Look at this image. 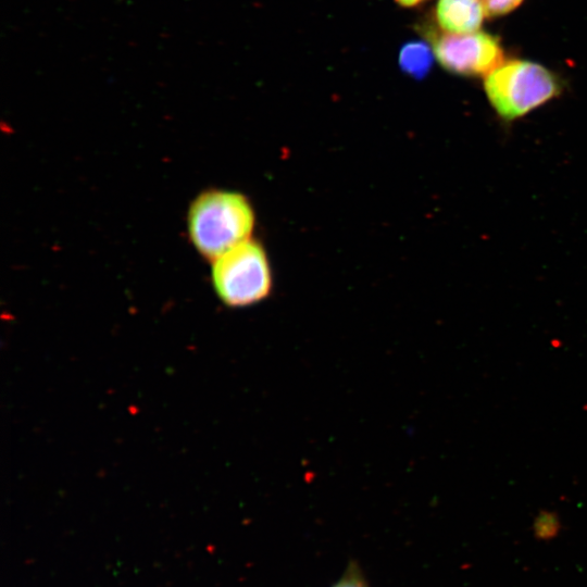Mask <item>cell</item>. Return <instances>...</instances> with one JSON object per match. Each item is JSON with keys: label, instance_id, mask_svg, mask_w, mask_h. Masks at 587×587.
<instances>
[{"label": "cell", "instance_id": "cell-4", "mask_svg": "<svg viewBox=\"0 0 587 587\" xmlns=\"http://www.w3.org/2000/svg\"><path fill=\"white\" fill-rule=\"evenodd\" d=\"M433 51L447 71L463 76H486L504 62L497 36L486 32L445 33L433 40Z\"/></svg>", "mask_w": 587, "mask_h": 587}, {"label": "cell", "instance_id": "cell-5", "mask_svg": "<svg viewBox=\"0 0 587 587\" xmlns=\"http://www.w3.org/2000/svg\"><path fill=\"white\" fill-rule=\"evenodd\" d=\"M486 16L480 0H438L436 5V21L449 34L478 32Z\"/></svg>", "mask_w": 587, "mask_h": 587}, {"label": "cell", "instance_id": "cell-3", "mask_svg": "<svg viewBox=\"0 0 587 587\" xmlns=\"http://www.w3.org/2000/svg\"><path fill=\"white\" fill-rule=\"evenodd\" d=\"M212 282L220 299L230 307L260 302L272 289V272L263 247L248 239L214 260Z\"/></svg>", "mask_w": 587, "mask_h": 587}, {"label": "cell", "instance_id": "cell-7", "mask_svg": "<svg viewBox=\"0 0 587 587\" xmlns=\"http://www.w3.org/2000/svg\"><path fill=\"white\" fill-rule=\"evenodd\" d=\"M332 587H370L362 569L355 561H350L342 575Z\"/></svg>", "mask_w": 587, "mask_h": 587}, {"label": "cell", "instance_id": "cell-1", "mask_svg": "<svg viewBox=\"0 0 587 587\" xmlns=\"http://www.w3.org/2000/svg\"><path fill=\"white\" fill-rule=\"evenodd\" d=\"M253 227V209L238 192H203L192 202L188 214L191 241L211 260L250 239Z\"/></svg>", "mask_w": 587, "mask_h": 587}, {"label": "cell", "instance_id": "cell-9", "mask_svg": "<svg viewBox=\"0 0 587 587\" xmlns=\"http://www.w3.org/2000/svg\"><path fill=\"white\" fill-rule=\"evenodd\" d=\"M402 7L411 8L420 4L423 0H396Z\"/></svg>", "mask_w": 587, "mask_h": 587}, {"label": "cell", "instance_id": "cell-2", "mask_svg": "<svg viewBox=\"0 0 587 587\" xmlns=\"http://www.w3.org/2000/svg\"><path fill=\"white\" fill-rule=\"evenodd\" d=\"M484 89L496 113L510 122L558 97L562 85L552 71L539 63L510 60L484 77Z\"/></svg>", "mask_w": 587, "mask_h": 587}, {"label": "cell", "instance_id": "cell-8", "mask_svg": "<svg viewBox=\"0 0 587 587\" xmlns=\"http://www.w3.org/2000/svg\"><path fill=\"white\" fill-rule=\"evenodd\" d=\"M487 16L505 15L521 5L523 0H480Z\"/></svg>", "mask_w": 587, "mask_h": 587}, {"label": "cell", "instance_id": "cell-6", "mask_svg": "<svg viewBox=\"0 0 587 587\" xmlns=\"http://www.w3.org/2000/svg\"><path fill=\"white\" fill-rule=\"evenodd\" d=\"M434 51L421 41L404 45L399 54V64L402 71L414 78H423L430 70Z\"/></svg>", "mask_w": 587, "mask_h": 587}]
</instances>
